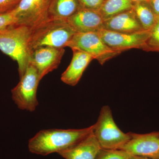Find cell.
Wrapping results in <instances>:
<instances>
[{"mask_svg":"<svg viewBox=\"0 0 159 159\" xmlns=\"http://www.w3.org/2000/svg\"><path fill=\"white\" fill-rule=\"evenodd\" d=\"M93 125L80 129H54L40 131L29 140V151L42 156L59 153L85 139L93 132Z\"/></svg>","mask_w":159,"mask_h":159,"instance_id":"obj_1","label":"cell"},{"mask_svg":"<svg viewBox=\"0 0 159 159\" xmlns=\"http://www.w3.org/2000/svg\"><path fill=\"white\" fill-rule=\"evenodd\" d=\"M31 28L16 24L0 31V51L17 63L20 78L29 65Z\"/></svg>","mask_w":159,"mask_h":159,"instance_id":"obj_2","label":"cell"},{"mask_svg":"<svg viewBox=\"0 0 159 159\" xmlns=\"http://www.w3.org/2000/svg\"><path fill=\"white\" fill-rule=\"evenodd\" d=\"M76 33L66 20L50 19L31 28V51L43 47L64 48Z\"/></svg>","mask_w":159,"mask_h":159,"instance_id":"obj_3","label":"cell"},{"mask_svg":"<svg viewBox=\"0 0 159 159\" xmlns=\"http://www.w3.org/2000/svg\"><path fill=\"white\" fill-rule=\"evenodd\" d=\"M93 133L103 149H121L131 139L130 133H124L117 126L108 106L101 108Z\"/></svg>","mask_w":159,"mask_h":159,"instance_id":"obj_4","label":"cell"},{"mask_svg":"<svg viewBox=\"0 0 159 159\" xmlns=\"http://www.w3.org/2000/svg\"><path fill=\"white\" fill-rule=\"evenodd\" d=\"M40 80L36 69L29 64L19 82L11 90L12 100L20 109L31 112L36 109L39 104L37 89Z\"/></svg>","mask_w":159,"mask_h":159,"instance_id":"obj_5","label":"cell"},{"mask_svg":"<svg viewBox=\"0 0 159 159\" xmlns=\"http://www.w3.org/2000/svg\"><path fill=\"white\" fill-rule=\"evenodd\" d=\"M66 47L87 53L101 65L121 53L112 50L107 45L98 32L76 33Z\"/></svg>","mask_w":159,"mask_h":159,"instance_id":"obj_6","label":"cell"},{"mask_svg":"<svg viewBox=\"0 0 159 159\" xmlns=\"http://www.w3.org/2000/svg\"><path fill=\"white\" fill-rule=\"evenodd\" d=\"M51 0H21L13 10L17 24L32 28L49 19Z\"/></svg>","mask_w":159,"mask_h":159,"instance_id":"obj_7","label":"cell"},{"mask_svg":"<svg viewBox=\"0 0 159 159\" xmlns=\"http://www.w3.org/2000/svg\"><path fill=\"white\" fill-rule=\"evenodd\" d=\"M106 44L112 50L122 53L131 49H142L150 34L149 31L121 33L102 29L98 31Z\"/></svg>","mask_w":159,"mask_h":159,"instance_id":"obj_8","label":"cell"},{"mask_svg":"<svg viewBox=\"0 0 159 159\" xmlns=\"http://www.w3.org/2000/svg\"><path fill=\"white\" fill-rule=\"evenodd\" d=\"M130 134V140L121 149L132 156L159 159V131L145 134Z\"/></svg>","mask_w":159,"mask_h":159,"instance_id":"obj_9","label":"cell"},{"mask_svg":"<svg viewBox=\"0 0 159 159\" xmlns=\"http://www.w3.org/2000/svg\"><path fill=\"white\" fill-rule=\"evenodd\" d=\"M64 48L43 47L34 49L30 54L29 64L36 69L41 80L57 68L65 53Z\"/></svg>","mask_w":159,"mask_h":159,"instance_id":"obj_10","label":"cell"},{"mask_svg":"<svg viewBox=\"0 0 159 159\" xmlns=\"http://www.w3.org/2000/svg\"><path fill=\"white\" fill-rule=\"evenodd\" d=\"M66 21L76 33H84L102 30L104 20L97 10L80 8Z\"/></svg>","mask_w":159,"mask_h":159,"instance_id":"obj_11","label":"cell"},{"mask_svg":"<svg viewBox=\"0 0 159 159\" xmlns=\"http://www.w3.org/2000/svg\"><path fill=\"white\" fill-rule=\"evenodd\" d=\"M101 149L93 131L76 145L58 154L65 159H96Z\"/></svg>","mask_w":159,"mask_h":159,"instance_id":"obj_12","label":"cell"},{"mask_svg":"<svg viewBox=\"0 0 159 159\" xmlns=\"http://www.w3.org/2000/svg\"><path fill=\"white\" fill-rule=\"evenodd\" d=\"M73 57L70 63L61 74V81L74 86L79 82L84 72L91 61L94 60L89 54L83 51L73 49Z\"/></svg>","mask_w":159,"mask_h":159,"instance_id":"obj_13","label":"cell"},{"mask_svg":"<svg viewBox=\"0 0 159 159\" xmlns=\"http://www.w3.org/2000/svg\"><path fill=\"white\" fill-rule=\"evenodd\" d=\"M103 29L126 33L144 30L133 9L104 20Z\"/></svg>","mask_w":159,"mask_h":159,"instance_id":"obj_14","label":"cell"},{"mask_svg":"<svg viewBox=\"0 0 159 159\" xmlns=\"http://www.w3.org/2000/svg\"><path fill=\"white\" fill-rule=\"evenodd\" d=\"M80 8L78 0H51L49 18L50 19L67 20Z\"/></svg>","mask_w":159,"mask_h":159,"instance_id":"obj_15","label":"cell"},{"mask_svg":"<svg viewBox=\"0 0 159 159\" xmlns=\"http://www.w3.org/2000/svg\"><path fill=\"white\" fill-rule=\"evenodd\" d=\"M131 0H105L98 10L104 20L133 8Z\"/></svg>","mask_w":159,"mask_h":159,"instance_id":"obj_16","label":"cell"},{"mask_svg":"<svg viewBox=\"0 0 159 159\" xmlns=\"http://www.w3.org/2000/svg\"><path fill=\"white\" fill-rule=\"evenodd\" d=\"M133 9L143 30L149 31L152 29L157 17L148 2L135 3Z\"/></svg>","mask_w":159,"mask_h":159,"instance_id":"obj_17","label":"cell"},{"mask_svg":"<svg viewBox=\"0 0 159 159\" xmlns=\"http://www.w3.org/2000/svg\"><path fill=\"white\" fill-rule=\"evenodd\" d=\"M142 50L146 51L159 52V17L150 30V34Z\"/></svg>","mask_w":159,"mask_h":159,"instance_id":"obj_18","label":"cell"},{"mask_svg":"<svg viewBox=\"0 0 159 159\" xmlns=\"http://www.w3.org/2000/svg\"><path fill=\"white\" fill-rule=\"evenodd\" d=\"M131 156V155L123 149L102 148L96 159H130Z\"/></svg>","mask_w":159,"mask_h":159,"instance_id":"obj_19","label":"cell"},{"mask_svg":"<svg viewBox=\"0 0 159 159\" xmlns=\"http://www.w3.org/2000/svg\"><path fill=\"white\" fill-rule=\"evenodd\" d=\"M17 23V19L12 11L0 14V31Z\"/></svg>","mask_w":159,"mask_h":159,"instance_id":"obj_20","label":"cell"},{"mask_svg":"<svg viewBox=\"0 0 159 159\" xmlns=\"http://www.w3.org/2000/svg\"><path fill=\"white\" fill-rule=\"evenodd\" d=\"M21 0H0V14L13 11Z\"/></svg>","mask_w":159,"mask_h":159,"instance_id":"obj_21","label":"cell"},{"mask_svg":"<svg viewBox=\"0 0 159 159\" xmlns=\"http://www.w3.org/2000/svg\"><path fill=\"white\" fill-rule=\"evenodd\" d=\"M80 8L98 11L105 0H78Z\"/></svg>","mask_w":159,"mask_h":159,"instance_id":"obj_22","label":"cell"},{"mask_svg":"<svg viewBox=\"0 0 159 159\" xmlns=\"http://www.w3.org/2000/svg\"><path fill=\"white\" fill-rule=\"evenodd\" d=\"M148 2L157 17H159V0H148Z\"/></svg>","mask_w":159,"mask_h":159,"instance_id":"obj_23","label":"cell"},{"mask_svg":"<svg viewBox=\"0 0 159 159\" xmlns=\"http://www.w3.org/2000/svg\"><path fill=\"white\" fill-rule=\"evenodd\" d=\"M130 159H152L150 158L146 157L135 156H132Z\"/></svg>","mask_w":159,"mask_h":159,"instance_id":"obj_24","label":"cell"},{"mask_svg":"<svg viewBox=\"0 0 159 159\" xmlns=\"http://www.w3.org/2000/svg\"><path fill=\"white\" fill-rule=\"evenodd\" d=\"M132 2L135 3L142 2H148V0H131Z\"/></svg>","mask_w":159,"mask_h":159,"instance_id":"obj_25","label":"cell"}]
</instances>
